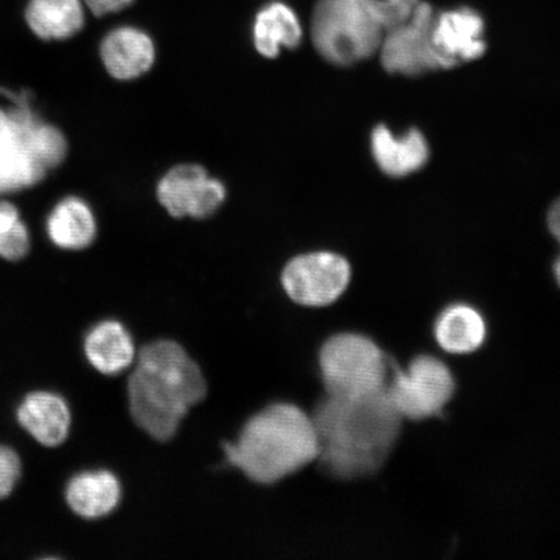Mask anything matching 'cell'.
Instances as JSON below:
<instances>
[{
  "label": "cell",
  "mask_w": 560,
  "mask_h": 560,
  "mask_svg": "<svg viewBox=\"0 0 560 560\" xmlns=\"http://www.w3.org/2000/svg\"><path fill=\"white\" fill-rule=\"evenodd\" d=\"M312 418L319 440L317 460L341 480L380 471L394 451L402 420L385 388L360 398L326 396Z\"/></svg>",
  "instance_id": "6da1fadb"
},
{
  "label": "cell",
  "mask_w": 560,
  "mask_h": 560,
  "mask_svg": "<svg viewBox=\"0 0 560 560\" xmlns=\"http://www.w3.org/2000/svg\"><path fill=\"white\" fill-rule=\"evenodd\" d=\"M208 384L198 362L173 340L140 348L128 381L129 410L138 429L160 443L177 435L182 420L205 400Z\"/></svg>",
  "instance_id": "7a4b0ae2"
},
{
  "label": "cell",
  "mask_w": 560,
  "mask_h": 560,
  "mask_svg": "<svg viewBox=\"0 0 560 560\" xmlns=\"http://www.w3.org/2000/svg\"><path fill=\"white\" fill-rule=\"evenodd\" d=\"M223 452L249 480L271 486L317 460L319 440L311 416L296 405L278 402L250 417Z\"/></svg>",
  "instance_id": "3957f363"
},
{
  "label": "cell",
  "mask_w": 560,
  "mask_h": 560,
  "mask_svg": "<svg viewBox=\"0 0 560 560\" xmlns=\"http://www.w3.org/2000/svg\"><path fill=\"white\" fill-rule=\"evenodd\" d=\"M68 142L32 95L0 88V196L38 185L66 160Z\"/></svg>",
  "instance_id": "277c9868"
},
{
  "label": "cell",
  "mask_w": 560,
  "mask_h": 560,
  "mask_svg": "<svg viewBox=\"0 0 560 560\" xmlns=\"http://www.w3.org/2000/svg\"><path fill=\"white\" fill-rule=\"evenodd\" d=\"M312 35L327 61L347 67L380 51L384 30L359 0H318Z\"/></svg>",
  "instance_id": "5b68a950"
},
{
  "label": "cell",
  "mask_w": 560,
  "mask_h": 560,
  "mask_svg": "<svg viewBox=\"0 0 560 560\" xmlns=\"http://www.w3.org/2000/svg\"><path fill=\"white\" fill-rule=\"evenodd\" d=\"M319 369L327 396L360 398L377 394L388 383L383 350L366 336L342 332L325 341Z\"/></svg>",
  "instance_id": "8992f818"
},
{
  "label": "cell",
  "mask_w": 560,
  "mask_h": 560,
  "mask_svg": "<svg viewBox=\"0 0 560 560\" xmlns=\"http://www.w3.org/2000/svg\"><path fill=\"white\" fill-rule=\"evenodd\" d=\"M455 383L444 362L420 355L408 370H397L385 392L404 419L423 420L439 416L454 395Z\"/></svg>",
  "instance_id": "52a82bcc"
},
{
  "label": "cell",
  "mask_w": 560,
  "mask_h": 560,
  "mask_svg": "<svg viewBox=\"0 0 560 560\" xmlns=\"http://www.w3.org/2000/svg\"><path fill=\"white\" fill-rule=\"evenodd\" d=\"M436 13L420 2L402 23L384 31L380 47L382 66L392 74L420 75L443 69L432 44Z\"/></svg>",
  "instance_id": "ba28073f"
},
{
  "label": "cell",
  "mask_w": 560,
  "mask_h": 560,
  "mask_svg": "<svg viewBox=\"0 0 560 560\" xmlns=\"http://www.w3.org/2000/svg\"><path fill=\"white\" fill-rule=\"evenodd\" d=\"M352 269L345 257L332 252H313L293 258L282 275L283 289L296 304L331 305L348 289Z\"/></svg>",
  "instance_id": "9c48e42d"
},
{
  "label": "cell",
  "mask_w": 560,
  "mask_h": 560,
  "mask_svg": "<svg viewBox=\"0 0 560 560\" xmlns=\"http://www.w3.org/2000/svg\"><path fill=\"white\" fill-rule=\"evenodd\" d=\"M158 198L177 219L186 215L206 219L225 201L226 190L220 180L209 177L205 167L179 165L160 180Z\"/></svg>",
  "instance_id": "30bf717a"
},
{
  "label": "cell",
  "mask_w": 560,
  "mask_h": 560,
  "mask_svg": "<svg viewBox=\"0 0 560 560\" xmlns=\"http://www.w3.org/2000/svg\"><path fill=\"white\" fill-rule=\"evenodd\" d=\"M485 21L478 12L459 9L440 13L432 27V44L443 69H452L485 55Z\"/></svg>",
  "instance_id": "8fae6325"
},
{
  "label": "cell",
  "mask_w": 560,
  "mask_h": 560,
  "mask_svg": "<svg viewBox=\"0 0 560 560\" xmlns=\"http://www.w3.org/2000/svg\"><path fill=\"white\" fill-rule=\"evenodd\" d=\"M101 58L114 79L135 80L153 66L155 45L150 35L138 27L120 26L103 38Z\"/></svg>",
  "instance_id": "7c38bea8"
},
{
  "label": "cell",
  "mask_w": 560,
  "mask_h": 560,
  "mask_svg": "<svg viewBox=\"0 0 560 560\" xmlns=\"http://www.w3.org/2000/svg\"><path fill=\"white\" fill-rule=\"evenodd\" d=\"M371 150L382 172L396 178L422 170L430 158L429 143L422 132L411 129L397 138L384 125L373 131Z\"/></svg>",
  "instance_id": "4fadbf2b"
},
{
  "label": "cell",
  "mask_w": 560,
  "mask_h": 560,
  "mask_svg": "<svg viewBox=\"0 0 560 560\" xmlns=\"http://www.w3.org/2000/svg\"><path fill=\"white\" fill-rule=\"evenodd\" d=\"M21 425L45 446H58L68 436L70 411L62 398L48 392H37L24 398L18 410Z\"/></svg>",
  "instance_id": "5bb4252c"
},
{
  "label": "cell",
  "mask_w": 560,
  "mask_h": 560,
  "mask_svg": "<svg viewBox=\"0 0 560 560\" xmlns=\"http://www.w3.org/2000/svg\"><path fill=\"white\" fill-rule=\"evenodd\" d=\"M89 362L104 375H117L128 370L137 359L131 334L121 322L103 320L85 339Z\"/></svg>",
  "instance_id": "9a60e30c"
},
{
  "label": "cell",
  "mask_w": 560,
  "mask_h": 560,
  "mask_svg": "<svg viewBox=\"0 0 560 560\" xmlns=\"http://www.w3.org/2000/svg\"><path fill=\"white\" fill-rule=\"evenodd\" d=\"M117 476L107 470L75 475L67 487V501L77 515L100 520L112 513L121 501Z\"/></svg>",
  "instance_id": "2e32d148"
},
{
  "label": "cell",
  "mask_w": 560,
  "mask_h": 560,
  "mask_svg": "<svg viewBox=\"0 0 560 560\" xmlns=\"http://www.w3.org/2000/svg\"><path fill=\"white\" fill-rule=\"evenodd\" d=\"M48 240L56 247L81 250L90 247L96 236V220L85 200L69 196L56 205L46 221Z\"/></svg>",
  "instance_id": "e0dca14e"
},
{
  "label": "cell",
  "mask_w": 560,
  "mask_h": 560,
  "mask_svg": "<svg viewBox=\"0 0 560 560\" xmlns=\"http://www.w3.org/2000/svg\"><path fill=\"white\" fill-rule=\"evenodd\" d=\"M25 21L39 39L66 40L85 25V5L82 0H30Z\"/></svg>",
  "instance_id": "ac0fdd59"
},
{
  "label": "cell",
  "mask_w": 560,
  "mask_h": 560,
  "mask_svg": "<svg viewBox=\"0 0 560 560\" xmlns=\"http://www.w3.org/2000/svg\"><path fill=\"white\" fill-rule=\"evenodd\" d=\"M303 37L296 12L283 2H271L258 11L254 24L257 51L265 58H276L282 47L296 48Z\"/></svg>",
  "instance_id": "d6986e66"
},
{
  "label": "cell",
  "mask_w": 560,
  "mask_h": 560,
  "mask_svg": "<svg viewBox=\"0 0 560 560\" xmlns=\"http://www.w3.org/2000/svg\"><path fill=\"white\" fill-rule=\"evenodd\" d=\"M435 336L446 352L467 354L478 350L486 340L487 326L479 312L467 305H454L440 315Z\"/></svg>",
  "instance_id": "ffe728a7"
},
{
  "label": "cell",
  "mask_w": 560,
  "mask_h": 560,
  "mask_svg": "<svg viewBox=\"0 0 560 560\" xmlns=\"http://www.w3.org/2000/svg\"><path fill=\"white\" fill-rule=\"evenodd\" d=\"M32 240L16 206L0 199V257L20 261L30 254Z\"/></svg>",
  "instance_id": "44dd1931"
},
{
  "label": "cell",
  "mask_w": 560,
  "mask_h": 560,
  "mask_svg": "<svg viewBox=\"0 0 560 560\" xmlns=\"http://www.w3.org/2000/svg\"><path fill=\"white\" fill-rule=\"evenodd\" d=\"M359 2L385 31L408 19L420 0H359Z\"/></svg>",
  "instance_id": "7402d4cb"
},
{
  "label": "cell",
  "mask_w": 560,
  "mask_h": 560,
  "mask_svg": "<svg viewBox=\"0 0 560 560\" xmlns=\"http://www.w3.org/2000/svg\"><path fill=\"white\" fill-rule=\"evenodd\" d=\"M21 474L19 455L10 447L0 445V500L9 497Z\"/></svg>",
  "instance_id": "603a6c76"
},
{
  "label": "cell",
  "mask_w": 560,
  "mask_h": 560,
  "mask_svg": "<svg viewBox=\"0 0 560 560\" xmlns=\"http://www.w3.org/2000/svg\"><path fill=\"white\" fill-rule=\"evenodd\" d=\"M83 3L94 15L101 18L128 9L135 0H83Z\"/></svg>",
  "instance_id": "cb8c5ba5"
},
{
  "label": "cell",
  "mask_w": 560,
  "mask_h": 560,
  "mask_svg": "<svg viewBox=\"0 0 560 560\" xmlns=\"http://www.w3.org/2000/svg\"><path fill=\"white\" fill-rule=\"evenodd\" d=\"M548 223L550 233L552 236L556 237V241L559 244L560 247V199H558L555 205L550 208L549 217H548ZM555 277L557 280V283L560 287V255L558 256L556 262H555Z\"/></svg>",
  "instance_id": "d4e9b609"
}]
</instances>
